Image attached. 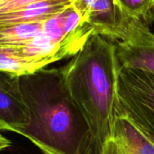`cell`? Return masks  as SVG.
I'll list each match as a JSON object with an SVG mask.
<instances>
[{
    "mask_svg": "<svg viewBox=\"0 0 154 154\" xmlns=\"http://www.w3.org/2000/svg\"><path fill=\"white\" fill-rule=\"evenodd\" d=\"M121 69H130L154 74V34L129 42L114 43Z\"/></svg>",
    "mask_w": 154,
    "mask_h": 154,
    "instance_id": "cell-7",
    "label": "cell"
},
{
    "mask_svg": "<svg viewBox=\"0 0 154 154\" xmlns=\"http://www.w3.org/2000/svg\"><path fill=\"white\" fill-rule=\"evenodd\" d=\"M30 122L22 136L44 154H91V130L67 88L63 68L20 77Z\"/></svg>",
    "mask_w": 154,
    "mask_h": 154,
    "instance_id": "cell-1",
    "label": "cell"
},
{
    "mask_svg": "<svg viewBox=\"0 0 154 154\" xmlns=\"http://www.w3.org/2000/svg\"><path fill=\"white\" fill-rule=\"evenodd\" d=\"M43 68L40 63L26 57L17 48L0 47V71L23 76Z\"/></svg>",
    "mask_w": 154,
    "mask_h": 154,
    "instance_id": "cell-10",
    "label": "cell"
},
{
    "mask_svg": "<svg viewBox=\"0 0 154 154\" xmlns=\"http://www.w3.org/2000/svg\"><path fill=\"white\" fill-rule=\"evenodd\" d=\"M71 0H45L14 11L0 14V26L40 22L61 13L69 7Z\"/></svg>",
    "mask_w": 154,
    "mask_h": 154,
    "instance_id": "cell-8",
    "label": "cell"
},
{
    "mask_svg": "<svg viewBox=\"0 0 154 154\" xmlns=\"http://www.w3.org/2000/svg\"><path fill=\"white\" fill-rule=\"evenodd\" d=\"M62 68L69 93L91 130V154H99L116 119L121 68L115 44L94 34Z\"/></svg>",
    "mask_w": 154,
    "mask_h": 154,
    "instance_id": "cell-2",
    "label": "cell"
},
{
    "mask_svg": "<svg viewBox=\"0 0 154 154\" xmlns=\"http://www.w3.org/2000/svg\"><path fill=\"white\" fill-rule=\"evenodd\" d=\"M123 8L146 25L154 22V0H119Z\"/></svg>",
    "mask_w": 154,
    "mask_h": 154,
    "instance_id": "cell-11",
    "label": "cell"
},
{
    "mask_svg": "<svg viewBox=\"0 0 154 154\" xmlns=\"http://www.w3.org/2000/svg\"><path fill=\"white\" fill-rule=\"evenodd\" d=\"M116 113L130 120L154 144V74L120 70Z\"/></svg>",
    "mask_w": 154,
    "mask_h": 154,
    "instance_id": "cell-3",
    "label": "cell"
},
{
    "mask_svg": "<svg viewBox=\"0 0 154 154\" xmlns=\"http://www.w3.org/2000/svg\"><path fill=\"white\" fill-rule=\"evenodd\" d=\"M72 4L94 34L113 43L133 41L151 32L143 21L131 16L119 0H73Z\"/></svg>",
    "mask_w": 154,
    "mask_h": 154,
    "instance_id": "cell-4",
    "label": "cell"
},
{
    "mask_svg": "<svg viewBox=\"0 0 154 154\" xmlns=\"http://www.w3.org/2000/svg\"><path fill=\"white\" fill-rule=\"evenodd\" d=\"M40 1H45V0H0V14L14 11ZM71 1H73V0H71Z\"/></svg>",
    "mask_w": 154,
    "mask_h": 154,
    "instance_id": "cell-12",
    "label": "cell"
},
{
    "mask_svg": "<svg viewBox=\"0 0 154 154\" xmlns=\"http://www.w3.org/2000/svg\"><path fill=\"white\" fill-rule=\"evenodd\" d=\"M10 145H11V141L0 132V151L9 148Z\"/></svg>",
    "mask_w": 154,
    "mask_h": 154,
    "instance_id": "cell-13",
    "label": "cell"
},
{
    "mask_svg": "<svg viewBox=\"0 0 154 154\" xmlns=\"http://www.w3.org/2000/svg\"><path fill=\"white\" fill-rule=\"evenodd\" d=\"M99 154H154V144L130 120L116 113L112 134Z\"/></svg>",
    "mask_w": 154,
    "mask_h": 154,
    "instance_id": "cell-6",
    "label": "cell"
},
{
    "mask_svg": "<svg viewBox=\"0 0 154 154\" xmlns=\"http://www.w3.org/2000/svg\"><path fill=\"white\" fill-rule=\"evenodd\" d=\"M20 77L0 71V131H8L19 135L30 122Z\"/></svg>",
    "mask_w": 154,
    "mask_h": 154,
    "instance_id": "cell-5",
    "label": "cell"
},
{
    "mask_svg": "<svg viewBox=\"0 0 154 154\" xmlns=\"http://www.w3.org/2000/svg\"><path fill=\"white\" fill-rule=\"evenodd\" d=\"M45 21L0 26V47L21 48L25 46L42 34Z\"/></svg>",
    "mask_w": 154,
    "mask_h": 154,
    "instance_id": "cell-9",
    "label": "cell"
}]
</instances>
